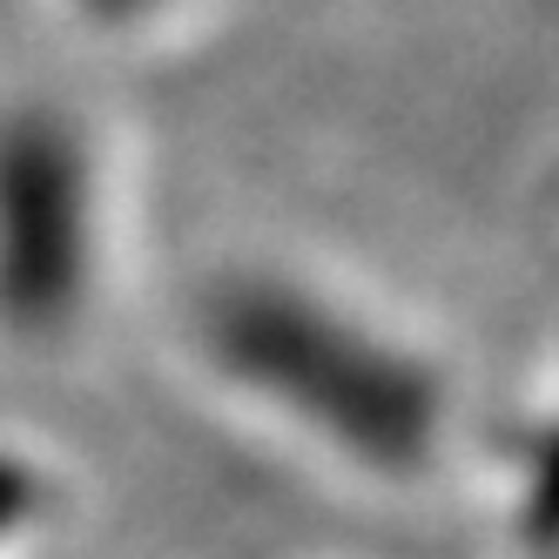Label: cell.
Returning <instances> with one entry per match:
<instances>
[{"instance_id":"6da1fadb","label":"cell","mask_w":559,"mask_h":559,"mask_svg":"<svg viewBox=\"0 0 559 559\" xmlns=\"http://www.w3.org/2000/svg\"><path fill=\"white\" fill-rule=\"evenodd\" d=\"M82 276V163L55 122H0V310L48 324Z\"/></svg>"},{"instance_id":"7a4b0ae2","label":"cell","mask_w":559,"mask_h":559,"mask_svg":"<svg viewBox=\"0 0 559 559\" xmlns=\"http://www.w3.org/2000/svg\"><path fill=\"white\" fill-rule=\"evenodd\" d=\"M0 512H8V472H0Z\"/></svg>"}]
</instances>
